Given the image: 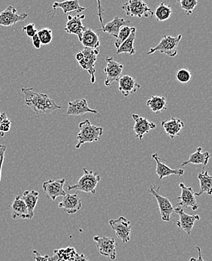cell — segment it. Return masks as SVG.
<instances>
[{
	"mask_svg": "<svg viewBox=\"0 0 212 261\" xmlns=\"http://www.w3.org/2000/svg\"><path fill=\"white\" fill-rule=\"evenodd\" d=\"M21 92L24 95L25 102L35 114L38 115H49L61 107L58 106L54 99L47 94L35 92L33 88H22Z\"/></svg>",
	"mask_w": 212,
	"mask_h": 261,
	"instance_id": "6da1fadb",
	"label": "cell"
},
{
	"mask_svg": "<svg viewBox=\"0 0 212 261\" xmlns=\"http://www.w3.org/2000/svg\"><path fill=\"white\" fill-rule=\"evenodd\" d=\"M79 133L77 135L75 148H80L85 143L98 142L103 134V129L92 124L88 119L79 123Z\"/></svg>",
	"mask_w": 212,
	"mask_h": 261,
	"instance_id": "7a4b0ae2",
	"label": "cell"
},
{
	"mask_svg": "<svg viewBox=\"0 0 212 261\" xmlns=\"http://www.w3.org/2000/svg\"><path fill=\"white\" fill-rule=\"evenodd\" d=\"M99 55V48L92 49L88 47H84L82 51L76 54L75 59L82 69L87 70L91 75V82L94 84L96 82L95 77V63L97 61V57Z\"/></svg>",
	"mask_w": 212,
	"mask_h": 261,
	"instance_id": "3957f363",
	"label": "cell"
},
{
	"mask_svg": "<svg viewBox=\"0 0 212 261\" xmlns=\"http://www.w3.org/2000/svg\"><path fill=\"white\" fill-rule=\"evenodd\" d=\"M84 175L81 177L75 185H67L69 191L77 190L85 193L96 194V188L101 180L100 175L93 171L88 170L85 167L83 168Z\"/></svg>",
	"mask_w": 212,
	"mask_h": 261,
	"instance_id": "277c9868",
	"label": "cell"
},
{
	"mask_svg": "<svg viewBox=\"0 0 212 261\" xmlns=\"http://www.w3.org/2000/svg\"><path fill=\"white\" fill-rule=\"evenodd\" d=\"M182 35L177 36L165 35L156 47H151L147 55H153L155 52H161L163 55H167L170 58H175L178 54V47L181 42Z\"/></svg>",
	"mask_w": 212,
	"mask_h": 261,
	"instance_id": "5b68a950",
	"label": "cell"
},
{
	"mask_svg": "<svg viewBox=\"0 0 212 261\" xmlns=\"http://www.w3.org/2000/svg\"><path fill=\"white\" fill-rule=\"evenodd\" d=\"M121 9L129 17H151L153 12L148 7V4L142 0H129L122 5Z\"/></svg>",
	"mask_w": 212,
	"mask_h": 261,
	"instance_id": "8992f818",
	"label": "cell"
},
{
	"mask_svg": "<svg viewBox=\"0 0 212 261\" xmlns=\"http://www.w3.org/2000/svg\"><path fill=\"white\" fill-rule=\"evenodd\" d=\"M93 241L96 243L99 254L114 260L117 257V243L113 237H99L95 236Z\"/></svg>",
	"mask_w": 212,
	"mask_h": 261,
	"instance_id": "52a82bcc",
	"label": "cell"
},
{
	"mask_svg": "<svg viewBox=\"0 0 212 261\" xmlns=\"http://www.w3.org/2000/svg\"><path fill=\"white\" fill-rule=\"evenodd\" d=\"M109 225L112 230L115 231L118 238H119L123 243H128L130 240L132 227L130 221H128L126 218L120 216L116 219L110 220Z\"/></svg>",
	"mask_w": 212,
	"mask_h": 261,
	"instance_id": "ba28073f",
	"label": "cell"
},
{
	"mask_svg": "<svg viewBox=\"0 0 212 261\" xmlns=\"http://www.w3.org/2000/svg\"><path fill=\"white\" fill-rule=\"evenodd\" d=\"M106 66L104 69L105 74V85L109 87L113 82H118L122 76L123 65L115 61L112 57H107L105 58Z\"/></svg>",
	"mask_w": 212,
	"mask_h": 261,
	"instance_id": "9c48e42d",
	"label": "cell"
},
{
	"mask_svg": "<svg viewBox=\"0 0 212 261\" xmlns=\"http://www.w3.org/2000/svg\"><path fill=\"white\" fill-rule=\"evenodd\" d=\"M65 178L61 179L47 180L42 183V188L46 197L52 201L56 200L59 197H64L66 193L64 191Z\"/></svg>",
	"mask_w": 212,
	"mask_h": 261,
	"instance_id": "30bf717a",
	"label": "cell"
},
{
	"mask_svg": "<svg viewBox=\"0 0 212 261\" xmlns=\"http://www.w3.org/2000/svg\"><path fill=\"white\" fill-rule=\"evenodd\" d=\"M159 189L160 188H156L154 185H151L149 191L157 201L160 213H161L163 221L169 222L170 221L171 217L174 214V208L169 199L159 194L158 193Z\"/></svg>",
	"mask_w": 212,
	"mask_h": 261,
	"instance_id": "8fae6325",
	"label": "cell"
},
{
	"mask_svg": "<svg viewBox=\"0 0 212 261\" xmlns=\"http://www.w3.org/2000/svg\"><path fill=\"white\" fill-rule=\"evenodd\" d=\"M98 5H99V12H98V14H99V20H100L101 25H102V29L99 30V31H100L102 33H109L111 36L116 38L120 30L123 27L126 26V24H128V23H130V21L124 20V19L121 18L120 17H114L112 21L109 22V23L104 25L103 23H102V9H101L100 2H98Z\"/></svg>",
	"mask_w": 212,
	"mask_h": 261,
	"instance_id": "7c38bea8",
	"label": "cell"
},
{
	"mask_svg": "<svg viewBox=\"0 0 212 261\" xmlns=\"http://www.w3.org/2000/svg\"><path fill=\"white\" fill-rule=\"evenodd\" d=\"M28 15L25 12L17 13V9L12 6H9L0 13V26H13L18 22L26 20Z\"/></svg>",
	"mask_w": 212,
	"mask_h": 261,
	"instance_id": "4fadbf2b",
	"label": "cell"
},
{
	"mask_svg": "<svg viewBox=\"0 0 212 261\" xmlns=\"http://www.w3.org/2000/svg\"><path fill=\"white\" fill-rule=\"evenodd\" d=\"M179 187L181 189V196L178 197V200H180L178 203L179 206L182 208L190 207L193 211H197L199 205L196 199L194 189L191 187H187L183 183H180Z\"/></svg>",
	"mask_w": 212,
	"mask_h": 261,
	"instance_id": "5bb4252c",
	"label": "cell"
},
{
	"mask_svg": "<svg viewBox=\"0 0 212 261\" xmlns=\"http://www.w3.org/2000/svg\"><path fill=\"white\" fill-rule=\"evenodd\" d=\"M174 213L179 215V221L176 222L177 226L181 230H184L188 235H191L196 221L200 220L199 215L186 214L183 211V208L180 206L174 208Z\"/></svg>",
	"mask_w": 212,
	"mask_h": 261,
	"instance_id": "9a60e30c",
	"label": "cell"
},
{
	"mask_svg": "<svg viewBox=\"0 0 212 261\" xmlns=\"http://www.w3.org/2000/svg\"><path fill=\"white\" fill-rule=\"evenodd\" d=\"M85 18V15H68L67 22L64 31L69 34H75L78 38L79 42L82 40V35L87 28L83 26L82 20Z\"/></svg>",
	"mask_w": 212,
	"mask_h": 261,
	"instance_id": "2e32d148",
	"label": "cell"
},
{
	"mask_svg": "<svg viewBox=\"0 0 212 261\" xmlns=\"http://www.w3.org/2000/svg\"><path fill=\"white\" fill-rule=\"evenodd\" d=\"M60 208H63L69 215H74L82 208V202L77 194H66L58 204Z\"/></svg>",
	"mask_w": 212,
	"mask_h": 261,
	"instance_id": "e0dca14e",
	"label": "cell"
},
{
	"mask_svg": "<svg viewBox=\"0 0 212 261\" xmlns=\"http://www.w3.org/2000/svg\"><path fill=\"white\" fill-rule=\"evenodd\" d=\"M132 119L135 121L134 126V131L138 139L142 140L144 136L148 134L152 129L156 127L154 123L150 122L148 119L143 117L139 116L137 114H132Z\"/></svg>",
	"mask_w": 212,
	"mask_h": 261,
	"instance_id": "ac0fdd59",
	"label": "cell"
},
{
	"mask_svg": "<svg viewBox=\"0 0 212 261\" xmlns=\"http://www.w3.org/2000/svg\"><path fill=\"white\" fill-rule=\"evenodd\" d=\"M86 113H92L93 115H97L98 117H100L98 111L92 109L88 107V102L85 99H77V100L69 102L66 115H83Z\"/></svg>",
	"mask_w": 212,
	"mask_h": 261,
	"instance_id": "d6986e66",
	"label": "cell"
},
{
	"mask_svg": "<svg viewBox=\"0 0 212 261\" xmlns=\"http://www.w3.org/2000/svg\"><path fill=\"white\" fill-rule=\"evenodd\" d=\"M118 82H119L118 90L125 97L137 93L141 88L140 85L134 77L130 75H122Z\"/></svg>",
	"mask_w": 212,
	"mask_h": 261,
	"instance_id": "ffe728a7",
	"label": "cell"
},
{
	"mask_svg": "<svg viewBox=\"0 0 212 261\" xmlns=\"http://www.w3.org/2000/svg\"><path fill=\"white\" fill-rule=\"evenodd\" d=\"M151 156L156 164V173L159 176V181H161L165 177L170 176L172 175L182 176L184 173V170L183 169H172L166 164H163L162 162H161V158L156 153L152 154Z\"/></svg>",
	"mask_w": 212,
	"mask_h": 261,
	"instance_id": "44dd1931",
	"label": "cell"
},
{
	"mask_svg": "<svg viewBox=\"0 0 212 261\" xmlns=\"http://www.w3.org/2000/svg\"><path fill=\"white\" fill-rule=\"evenodd\" d=\"M10 210L11 216H12V219L29 220L28 207H26V204H25V202H23V200H22L20 196H15L13 202H12V205H11Z\"/></svg>",
	"mask_w": 212,
	"mask_h": 261,
	"instance_id": "7402d4cb",
	"label": "cell"
},
{
	"mask_svg": "<svg viewBox=\"0 0 212 261\" xmlns=\"http://www.w3.org/2000/svg\"><path fill=\"white\" fill-rule=\"evenodd\" d=\"M63 9V13L64 14L71 13V12H82L85 11V8L81 6L77 0L65 1L62 2V3L55 2V3H54L53 6H52V11H50L53 13L52 17H55L57 9Z\"/></svg>",
	"mask_w": 212,
	"mask_h": 261,
	"instance_id": "603a6c76",
	"label": "cell"
},
{
	"mask_svg": "<svg viewBox=\"0 0 212 261\" xmlns=\"http://www.w3.org/2000/svg\"><path fill=\"white\" fill-rule=\"evenodd\" d=\"M161 126L167 133L169 138L173 139L175 137L179 135L181 129L184 126V123L178 118H171L168 121H163L161 122Z\"/></svg>",
	"mask_w": 212,
	"mask_h": 261,
	"instance_id": "cb8c5ba5",
	"label": "cell"
},
{
	"mask_svg": "<svg viewBox=\"0 0 212 261\" xmlns=\"http://www.w3.org/2000/svg\"><path fill=\"white\" fill-rule=\"evenodd\" d=\"M209 158V153L208 151L202 153V148L199 147V148H197L196 152L193 153L190 156L189 159L188 161H183V162L181 163V166L182 167H184V166L188 165V164H202L203 165L202 170H205V167H206L207 164H208Z\"/></svg>",
	"mask_w": 212,
	"mask_h": 261,
	"instance_id": "d4e9b609",
	"label": "cell"
},
{
	"mask_svg": "<svg viewBox=\"0 0 212 261\" xmlns=\"http://www.w3.org/2000/svg\"><path fill=\"white\" fill-rule=\"evenodd\" d=\"M39 193L38 191H25L23 194L22 200L26 204L28 207V215H29V220L33 219L34 217V211L37 205L38 200H39Z\"/></svg>",
	"mask_w": 212,
	"mask_h": 261,
	"instance_id": "484cf974",
	"label": "cell"
},
{
	"mask_svg": "<svg viewBox=\"0 0 212 261\" xmlns=\"http://www.w3.org/2000/svg\"><path fill=\"white\" fill-rule=\"evenodd\" d=\"M77 254L74 247L69 246L54 251V255L50 257V261H73Z\"/></svg>",
	"mask_w": 212,
	"mask_h": 261,
	"instance_id": "4316f807",
	"label": "cell"
},
{
	"mask_svg": "<svg viewBox=\"0 0 212 261\" xmlns=\"http://www.w3.org/2000/svg\"><path fill=\"white\" fill-rule=\"evenodd\" d=\"M198 179L200 185V191L195 193V195L201 196L204 193H206L208 195L212 194V177L208 175V171L202 170V172L198 174Z\"/></svg>",
	"mask_w": 212,
	"mask_h": 261,
	"instance_id": "83f0119b",
	"label": "cell"
},
{
	"mask_svg": "<svg viewBox=\"0 0 212 261\" xmlns=\"http://www.w3.org/2000/svg\"><path fill=\"white\" fill-rule=\"evenodd\" d=\"M80 42H82L84 47H88V48L98 49L100 45L98 35L91 29H88V28L84 32Z\"/></svg>",
	"mask_w": 212,
	"mask_h": 261,
	"instance_id": "f1b7e54d",
	"label": "cell"
},
{
	"mask_svg": "<svg viewBox=\"0 0 212 261\" xmlns=\"http://www.w3.org/2000/svg\"><path fill=\"white\" fill-rule=\"evenodd\" d=\"M167 99L162 96H151L147 101V107H149L152 112L156 114L167 110Z\"/></svg>",
	"mask_w": 212,
	"mask_h": 261,
	"instance_id": "f546056e",
	"label": "cell"
},
{
	"mask_svg": "<svg viewBox=\"0 0 212 261\" xmlns=\"http://www.w3.org/2000/svg\"><path fill=\"white\" fill-rule=\"evenodd\" d=\"M136 34H137V28L132 27V31L129 34V37L125 42L117 49V55H120L122 53L129 54L130 55H136L135 47L134 46V41L136 39Z\"/></svg>",
	"mask_w": 212,
	"mask_h": 261,
	"instance_id": "4dcf8cb0",
	"label": "cell"
},
{
	"mask_svg": "<svg viewBox=\"0 0 212 261\" xmlns=\"http://www.w3.org/2000/svg\"><path fill=\"white\" fill-rule=\"evenodd\" d=\"M172 13V8L168 6L167 3H161V4L156 7L155 12H153V15L156 16V19L158 22L167 20L168 19L170 18Z\"/></svg>",
	"mask_w": 212,
	"mask_h": 261,
	"instance_id": "1f68e13d",
	"label": "cell"
},
{
	"mask_svg": "<svg viewBox=\"0 0 212 261\" xmlns=\"http://www.w3.org/2000/svg\"><path fill=\"white\" fill-rule=\"evenodd\" d=\"M132 28L130 27L124 26L120 30L115 41V46L117 49L119 48L123 42L128 39L131 31H132Z\"/></svg>",
	"mask_w": 212,
	"mask_h": 261,
	"instance_id": "d6a6232c",
	"label": "cell"
},
{
	"mask_svg": "<svg viewBox=\"0 0 212 261\" xmlns=\"http://www.w3.org/2000/svg\"><path fill=\"white\" fill-rule=\"evenodd\" d=\"M37 36H39L42 45H49L53 39V32L50 28H42L37 31Z\"/></svg>",
	"mask_w": 212,
	"mask_h": 261,
	"instance_id": "836d02e7",
	"label": "cell"
},
{
	"mask_svg": "<svg viewBox=\"0 0 212 261\" xmlns=\"http://www.w3.org/2000/svg\"><path fill=\"white\" fill-rule=\"evenodd\" d=\"M12 121L8 118L6 112L0 115V136L4 137L6 134L9 133L12 126Z\"/></svg>",
	"mask_w": 212,
	"mask_h": 261,
	"instance_id": "e575fe53",
	"label": "cell"
},
{
	"mask_svg": "<svg viewBox=\"0 0 212 261\" xmlns=\"http://www.w3.org/2000/svg\"><path fill=\"white\" fill-rule=\"evenodd\" d=\"M178 3H180L181 9H183L188 15H191L193 13V11L198 4L197 0H180Z\"/></svg>",
	"mask_w": 212,
	"mask_h": 261,
	"instance_id": "d590c367",
	"label": "cell"
},
{
	"mask_svg": "<svg viewBox=\"0 0 212 261\" xmlns=\"http://www.w3.org/2000/svg\"><path fill=\"white\" fill-rule=\"evenodd\" d=\"M175 77L178 82L182 84L188 83L191 80L192 74L188 69H181L177 71Z\"/></svg>",
	"mask_w": 212,
	"mask_h": 261,
	"instance_id": "8d00e7d4",
	"label": "cell"
},
{
	"mask_svg": "<svg viewBox=\"0 0 212 261\" xmlns=\"http://www.w3.org/2000/svg\"><path fill=\"white\" fill-rule=\"evenodd\" d=\"M22 30L26 33L28 36L31 38H33V36L37 33L38 31L37 30H36V27H35L34 23H29V24L26 25V26H23V28H22Z\"/></svg>",
	"mask_w": 212,
	"mask_h": 261,
	"instance_id": "74e56055",
	"label": "cell"
},
{
	"mask_svg": "<svg viewBox=\"0 0 212 261\" xmlns=\"http://www.w3.org/2000/svg\"><path fill=\"white\" fill-rule=\"evenodd\" d=\"M7 147L5 145H0V182H1L2 178V169H3V163L5 161V154H6ZM1 191H0V196L2 195Z\"/></svg>",
	"mask_w": 212,
	"mask_h": 261,
	"instance_id": "f35d334b",
	"label": "cell"
},
{
	"mask_svg": "<svg viewBox=\"0 0 212 261\" xmlns=\"http://www.w3.org/2000/svg\"><path fill=\"white\" fill-rule=\"evenodd\" d=\"M33 254H35V261H50V256L42 255L39 251L33 250Z\"/></svg>",
	"mask_w": 212,
	"mask_h": 261,
	"instance_id": "ab89813d",
	"label": "cell"
},
{
	"mask_svg": "<svg viewBox=\"0 0 212 261\" xmlns=\"http://www.w3.org/2000/svg\"><path fill=\"white\" fill-rule=\"evenodd\" d=\"M33 40V45L35 47V48L40 49L42 46V43H41L40 40H39V36H37V33L32 38Z\"/></svg>",
	"mask_w": 212,
	"mask_h": 261,
	"instance_id": "60d3db41",
	"label": "cell"
},
{
	"mask_svg": "<svg viewBox=\"0 0 212 261\" xmlns=\"http://www.w3.org/2000/svg\"><path fill=\"white\" fill-rule=\"evenodd\" d=\"M73 261H89V260H88V257L85 254L77 253Z\"/></svg>",
	"mask_w": 212,
	"mask_h": 261,
	"instance_id": "b9f144b4",
	"label": "cell"
},
{
	"mask_svg": "<svg viewBox=\"0 0 212 261\" xmlns=\"http://www.w3.org/2000/svg\"><path fill=\"white\" fill-rule=\"evenodd\" d=\"M197 249L198 250V252H199V255H198V257H197V258H196V257H191V258L188 261H205L203 260V258H202L200 247L197 246Z\"/></svg>",
	"mask_w": 212,
	"mask_h": 261,
	"instance_id": "7bdbcfd3",
	"label": "cell"
},
{
	"mask_svg": "<svg viewBox=\"0 0 212 261\" xmlns=\"http://www.w3.org/2000/svg\"><path fill=\"white\" fill-rule=\"evenodd\" d=\"M0 115H1V113H0Z\"/></svg>",
	"mask_w": 212,
	"mask_h": 261,
	"instance_id": "ee69618b",
	"label": "cell"
}]
</instances>
